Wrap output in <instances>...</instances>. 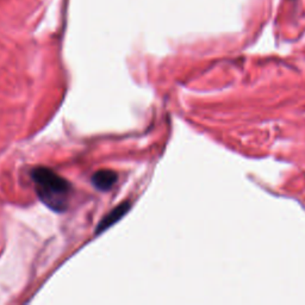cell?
<instances>
[{"label":"cell","instance_id":"cell-1","mask_svg":"<svg viewBox=\"0 0 305 305\" xmlns=\"http://www.w3.org/2000/svg\"><path fill=\"white\" fill-rule=\"evenodd\" d=\"M36 192L49 209L62 212L67 209L72 185L65 178L47 167H37L31 172Z\"/></svg>","mask_w":305,"mask_h":305},{"label":"cell","instance_id":"cell-2","mask_svg":"<svg viewBox=\"0 0 305 305\" xmlns=\"http://www.w3.org/2000/svg\"><path fill=\"white\" fill-rule=\"evenodd\" d=\"M129 209H130V203H129V202H124V203H122L120 205H118V206L114 207L111 212H108L107 215L102 219V222L99 223L98 226H97L96 230L97 234L106 230L108 226L113 225L114 223L118 222V220L128 212Z\"/></svg>","mask_w":305,"mask_h":305},{"label":"cell","instance_id":"cell-3","mask_svg":"<svg viewBox=\"0 0 305 305\" xmlns=\"http://www.w3.org/2000/svg\"><path fill=\"white\" fill-rule=\"evenodd\" d=\"M118 175L113 171L102 170L93 174L92 184L101 191H108L116 184Z\"/></svg>","mask_w":305,"mask_h":305}]
</instances>
